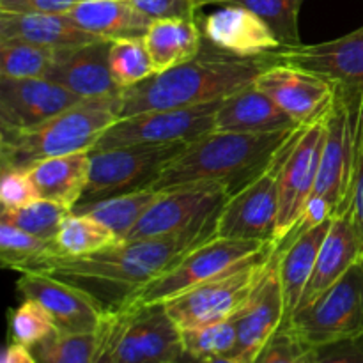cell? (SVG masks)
<instances>
[{
	"label": "cell",
	"instance_id": "obj_47",
	"mask_svg": "<svg viewBox=\"0 0 363 363\" xmlns=\"http://www.w3.org/2000/svg\"><path fill=\"white\" fill-rule=\"evenodd\" d=\"M177 363H245L234 357H211V358H197L191 354L183 353V357L177 360Z\"/></svg>",
	"mask_w": 363,
	"mask_h": 363
},
{
	"label": "cell",
	"instance_id": "obj_23",
	"mask_svg": "<svg viewBox=\"0 0 363 363\" xmlns=\"http://www.w3.org/2000/svg\"><path fill=\"white\" fill-rule=\"evenodd\" d=\"M294 128V121L255 84L223 99L215 116V131L272 133Z\"/></svg>",
	"mask_w": 363,
	"mask_h": 363
},
{
	"label": "cell",
	"instance_id": "obj_9",
	"mask_svg": "<svg viewBox=\"0 0 363 363\" xmlns=\"http://www.w3.org/2000/svg\"><path fill=\"white\" fill-rule=\"evenodd\" d=\"M286 323L312 347L363 333V255L328 291Z\"/></svg>",
	"mask_w": 363,
	"mask_h": 363
},
{
	"label": "cell",
	"instance_id": "obj_34",
	"mask_svg": "<svg viewBox=\"0 0 363 363\" xmlns=\"http://www.w3.org/2000/svg\"><path fill=\"white\" fill-rule=\"evenodd\" d=\"M53 255V241L35 238L7 222H0V262L4 268L27 273Z\"/></svg>",
	"mask_w": 363,
	"mask_h": 363
},
{
	"label": "cell",
	"instance_id": "obj_31",
	"mask_svg": "<svg viewBox=\"0 0 363 363\" xmlns=\"http://www.w3.org/2000/svg\"><path fill=\"white\" fill-rule=\"evenodd\" d=\"M303 2L305 0H197V6L199 9L211 4L245 7L269 25L282 50H291L303 45L300 38V11Z\"/></svg>",
	"mask_w": 363,
	"mask_h": 363
},
{
	"label": "cell",
	"instance_id": "obj_24",
	"mask_svg": "<svg viewBox=\"0 0 363 363\" xmlns=\"http://www.w3.org/2000/svg\"><path fill=\"white\" fill-rule=\"evenodd\" d=\"M67 16L89 34L106 41L144 38L152 20L131 0H82Z\"/></svg>",
	"mask_w": 363,
	"mask_h": 363
},
{
	"label": "cell",
	"instance_id": "obj_36",
	"mask_svg": "<svg viewBox=\"0 0 363 363\" xmlns=\"http://www.w3.org/2000/svg\"><path fill=\"white\" fill-rule=\"evenodd\" d=\"M98 332L64 333L53 335L30 347L38 363H92L98 350Z\"/></svg>",
	"mask_w": 363,
	"mask_h": 363
},
{
	"label": "cell",
	"instance_id": "obj_5",
	"mask_svg": "<svg viewBox=\"0 0 363 363\" xmlns=\"http://www.w3.org/2000/svg\"><path fill=\"white\" fill-rule=\"evenodd\" d=\"M362 130L363 94L337 87L335 101L325 117V142L312 194L328 202L333 216L344 215L353 204Z\"/></svg>",
	"mask_w": 363,
	"mask_h": 363
},
{
	"label": "cell",
	"instance_id": "obj_30",
	"mask_svg": "<svg viewBox=\"0 0 363 363\" xmlns=\"http://www.w3.org/2000/svg\"><path fill=\"white\" fill-rule=\"evenodd\" d=\"M117 241L119 238L99 220L92 218L91 215L71 211L64 218L57 236L53 238V255L84 257V255L96 254Z\"/></svg>",
	"mask_w": 363,
	"mask_h": 363
},
{
	"label": "cell",
	"instance_id": "obj_27",
	"mask_svg": "<svg viewBox=\"0 0 363 363\" xmlns=\"http://www.w3.org/2000/svg\"><path fill=\"white\" fill-rule=\"evenodd\" d=\"M332 220L333 218H330L319 225L312 227L311 230L301 234L298 240L289 241V243L282 241V243L275 245L280 254L279 272L284 300H286L287 319L294 314V311L300 305L305 287H307L312 272H314L323 241H325L326 234L332 227Z\"/></svg>",
	"mask_w": 363,
	"mask_h": 363
},
{
	"label": "cell",
	"instance_id": "obj_29",
	"mask_svg": "<svg viewBox=\"0 0 363 363\" xmlns=\"http://www.w3.org/2000/svg\"><path fill=\"white\" fill-rule=\"evenodd\" d=\"M160 191L151 188L128 191V194L113 195V197L101 199V201L89 202V204L74 206V213L91 215L99 220L103 225L108 227L119 240H126L131 230L135 229L142 216L147 213L152 202L158 199Z\"/></svg>",
	"mask_w": 363,
	"mask_h": 363
},
{
	"label": "cell",
	"instance_id": "obj_15",
	"mask_svg": "<svg viewBox=\"0 0 363 363\" xmlns=\"http://www.w3.org/2000/svg\"><path fill=\"white\" fill-rule=\"evenodd\" d=\"M279 259L280 254L275 247L254 294L236 315L238 340L230 357L245 363H252L261 347L287 321Z\"/></svg>",
	"mask_w": 363,
	"mask_h": 363
},
{
	"label": "cell",
	"instance_id": "obj_39",
	"mask_svg": "<svg viewBox=\"0 0 363 363\" xmlns=\"http://www.w3.org/2000/svg\"><path fill=\"white\" fill-rule=\"evenodd\" d=\"M252 363H315V347L308 346L284 323Z\"/></svg>",
	"mask_w": 363,
	"mask_h": 363
},
{
	"label": "cell",
	"instance_id": "obj_11",
	"mask_svg": "<svg viewBox=\"0 0 363 363\" xmlns=\"http://www.w3.org/2000/svg\"><path fill=\"white\" fill-rule=\"evenodd\" d=\"M184 145L186 142L91 151L89 184L78 204H89L113 195L147 188L163 167L183 151Z\"/></svg>",
	"mask_w": 363,
	"mask_h": 363
},
{
	"label": "cell",
	"instance_id": "obj_41",
	"mask_svg": "<svg viewBox=\"0 0 363 363\" xmlns=\"http://www.w3.org/2000/svg\"><path fill=\"white\" fill-rule=\"evenodd\" d=\"M34 183L23 170H2L0 179V202L2 209H18L38 201Z\"/></svg>",
	"mask_w": 363,
	"mask_h": 363
},
{
	"label": "cell",
	"instance_id": "obj_22",
	"mask_svg": "<svg viewBox=\"0 0 363 363\" xmlns=\"http://www.w3.org/2000/svg\"><path fill=\"white\" fill-rule=\"evenodd\" d=\"M363 255V241L354 227L351 211L333 216L332 227L326 234L318 254L314 272L303 291L296 311L307 307L328 291L354 262ZM294 311V312H296Z\"/></svg>",
	"mask_w": 363,
	"mask_h": 363
},
{
	"label": "cell",
	"instance_id": "obj_43",
	"mask_svg": "<svg viewBox=\"0 0 363 363\" xmlns=\"http://www.w3.org/2000/svg\"><path fill=\"white\" fill-rule=\"evenodd\" d=\"M315 363H363V333L315 347Z\"/></svg>",
	"mask_w": 363,
	"mask_h": 363
},
{
	"label": "cell",
	"instance_id": "obj_45",
	"mask_svg": "<svg viewBox=\"0 0 363 363\" xmlns=\"http://www.w3.org/2000/svg\"><path fill=\"white\" fill-rule=\"evenodd\" d=\"M351 216H353L354 227L360 234L363 241V130H362V144L360 156H358L357 176H354V190H353V204H351Z\"/></svg>",
	"mask_w": 363,
	"mask_h": 363
},
{
	"label": "cell",
	"instance_id": "obj_17",
	"mask_svg": "<svg viewBox=\"0 0 363 363\" xmlns=\"http://www.w3.org/2000/svg\"><path fill=\"white\" fill-rule=\"evenodd\" d=\"M21 300H34L48 311L59 332L94 333L108 312L69 284L39 272L21 273L16 282Z\"/></svg>",
	"mask_w": 363,
	"mask_h": 363
},
{
	"label": "cell",
	"instance_id": "obj_19",
	"mask_svg": "<svg viewBox=\"0 0 363 363\" xmlns=\"http://www.w3.org/2000/svg\"><path fill=\"white\" fill-rule=\"evenodd\" d=\"M277 59L321 74L337 87L363 94V27L332 41L280 50Z\"/></svg>",
	"mask_w": 363,
	"mask_h": 363
},
{
	"label": "cell",
	"instance_id": "obj_2",
	"mask_svg": "<svg viewBox=\"0 0 363 363\" xmlns=\"http://www.w3.org/2000/svg\"><path fill=\"white\" fill-rule=\"evenodd\" d=\"M277 53L236 57L213 48L204 39L195 59L126 89L121 96L119 119L147 110L190 108L229 98L254 85L262 71L275 66Z\"/></svg>",
	"mask_w": 363,
	"mask_h": 363
},
{
	"label": "cell",
	"instance_id": "obj_32",
	"mask_svg": "<svg viewBox=\"0 0 363 363\" xmlns=\"http://www.w3.org/2000/svg\"><path fill=\"white\" fill-rule=\"evenodd\" d=\"M55 52V48L16 41V39L0 41V78L4 80L48 78Z\"/></svg>",
	"mask_w": 363,
	"mask_h": 363
},
{
	"label": "cell",
	"instance_id": "obj_38",
	"mask_svg": "<svg viewBox=\"0 0 363 363\" xmlns=\"http://www.w3.org/2000/svg\"><path fill=\"white\" fill-rule=\"evenodd\" d=\"M57 325L43 305L34 300H21L9 312V337L13 342L34 347L57 332Z\"/></svg>",
	"mask_w": 363,
	"mask_h": 363
},
{
	"label": "cell",
	"instance_id": "obj_33",
	"mask_svg": "<svg viewBox=\"0 0 363 363\" xmlns=\"http://www.w3.org/2000/svg\"><path fill=\"white\" fill-rule=\"evenodd\" d=\"M108 60L113 82L123 92L156 74L144 38L112 41Z\"/></svg>",
	"mask_w": 363,
	"mask_h": 363
},
{
	"label": "cell",
	"instance_id": "obj_42",
	"mask_svg": "<svg viewBox=\"0 0 363 363\" xmlns=\"http://www.w3.org/2000/svg\"><path fill=\"white\" fill-rule=\"evenodd\" d=\"M138 11L155 20H197V0H131Z\"/></svg>",
	"mask_w": 363,
	"mask_h": 363
},
{
	"label": "cell",
	"instance_id": "obj_6",
	"mask_svg": "<svg viewBox=\"0 0 363 363\" xmlns=\"http://www.w3.org/2000/svg\"><path fill=\"white\" fill-rule=\"evenodd\" d=\"M273 245L275 243L227 240L215 234L186 252L172 268L151 280L138 293L133 305L165 303L184 291L241 268Z\"/></svg>",
	"mask_w": 363,
	"mask_h": 363
},
{
	"label": "cell",
	"instance_id": "obj_28",
	"mask_svg": "<svg viewBox=\"0 0 363 363\" xmlns=\"http://www.w3.org/2000/svg\"><path fill=\"white\" fill-rule=\"evenodd\" d=\"M156 73L181 66L201 53L204 34L197 20H155L144 35Z\"/></svg>",
	"mask_w": 363,
	"mask_h": 363
},
{
	"label": "cell",
	"instance_id": "obj_21",
	"mask_svg": "<svg viewBox=\"0 0 363 363\" xmlns=\"http://www.w3.org/2000/svg\"><path fill=\"white\" fill-rule=\"evenodd\" d=\"M199 23L206 41L229 55L261 57L282 50L269 25L245 7L222 6Z\"/></svg>",
	"mask_w": 363,
	"mask_h": 363
},
{
	"label": "cell",
	"instance_id": "obj_7",
	"mask_svg": "<svg viewBox=\"0 0 363 363\" xmlns=\"http://www.w3.org/2000/svg\"><path fill=\"white\" fill-rule=\"evenodd\" d=\"M273 248L275 245L241 268L167 300L163 305L181 332L236 318L254 294Z\"/></svg>",
	"mask_w": 363,
	"mask_h": 363
},
{
	"label": "cell",
	"instance_id": "obj_10",
	"mask_svg": "<svg viewBox=\"0 0 363 363\" xmlns=\"http://www.w3.org/2000/svg\"><path fill=\"white\" fill-rule=\"evenodd\" d=\"M223 99L176 110H147L117 119L99 137L92 151L128 145H163L194 142L215 130V116Z\"/></svg>",
	"mask_w": 363,
	"mask_h": 363
},
{
	"label": "cell",
	"instance_id": "obj_25",
	"mask_svg": "<svg viewBox=\"0 0 363 363\" xmlns=\"http://www.w3.org/2000/svg\"><path fill=\"white\" fill-rule=\"evenodd\" d=\"M34 43L48 48H67L96 41V35L78 27L67 13H38L18 14L0 11V41Z\"/></svg>",
	"mask_w": 363,
	"mask_h": 363
},
{
	"label": "cell",
	"instance_id": "obj_44",
	"mask_svg": "<svg viewBox=\"0 0 363 363\" xmlns=\"http://www.w3.org/2000/svg\"><path fill=\"white\" fill-rule=\"evenodd\" d=\"M82 0H0V11L18 14L67 13Z\"/></svg>",
	"mask_w": 363,
	"mask_h": 363
},
{
	"label": "cell",
	"instance_id": "obj_4",
	"mask_svg": "<svg viewBox=\"0 0 363 363\" xmlns=\"http://www.w3.org/2000/svg\"><path fill=\"white\" fill-rule=\"evenodd\" d=\"M119 103L121 98L84 99L32 128H0V169L27 172L45 160L92 151L119 119Z\"/></svg>",
	"mask_w": 363,
	"mask_h": 363
},
{
	"label": "cell",
	"instance_id": "obj_18",
	"mask_svg": "<svg viewBox=\"0 0 363 363\" xmlns=\"http://www.w3.org/2000/svg\"><path fill=\"white\" fill-rule=\"evenodd\" d=\"M84 98L48 78L4 80L0 78V128L25 130L41 124Z\"/></svg>",
	"mask_w": 363,
	"mask_h": 363
},
{
	"label": "cell",
	"instance_id": "obj_46",
	"mask_svg": "<svg viewBox=\"0 0 363 363\" xmlns=\"http://www.w3.org/2000/svg\"><path fill=\"white\" fill-rule=\"evenodd\" d=\"M0 363H38V362H35L30 347L9 340V344H7L6 350H4L2 362Z\"/></svg>",
	"mask_w": 363,
	"mask_h": 363
},
{
	"label": "cell",
	"instance_id": "obj_13",
	"mask_svg": "<svg viewBox=\"0 0 363 363\" xmlns=\"http://www.w3.org/2000/svg\"><path fill=\"white\" fill-rule=\"evenodd\" d=\"M325 142V119L311 126H300L291 140L279 177V216L275 245H279L303 215L315 190L319 160Z\"/></svg>",
	"mask_w": 363,
	"mask_h": 363
},
{
	"label": "cell",
	"instance_id": "obj_20",
	"mask_svg": "<svg viewBox=\"0 0 363 363\" xmlns=\"http://www.w3.org/2000/svg\"><path fill=\"white\" fill-rule=\"evenodd\" d=\"M110 46L112 41L96 39L57 50L48 80L84 99L121 98L123 91L110 73Z\"/></svg>",
	"mask_w": 363,
	"mask_h": 363
},
{
	"label": "cell",
	"instance_id": "obj_16",
	"mask_svg": "<svg viewBox=\"0 0 363 363\" xmlns=\"http://www.w3.org/2000/svg\"><path fill=\"white\" fill-rule=\"evenodd\" d=\"M183 353V335L165 305H131L117 363H177Z\"/></svg>",
	"mask_w": 363,
	"mask_h": 363
},
{
	"label": "cell",
	"instance_id": "obj_14",
	"mask_svg": "<svg viewBox=\"0 0 363 363\" xmlns=\"http://www.w3.org/2000/svg\"><path fill=\"white\" fill-rule=\"evenodd\" d=\"M255 87L268 94L296 126H311L328 116L337 85L303 67L277 62L259 74Z\"/></svg>",
	"mask_w": 363,
	"mask_h": 363
},
{
	"label": "cell",
	"instance_id": "obj_12",
	"mask_svg": "<svg viewBox=\"0 0 363 363\" xmlns=\"http://www.w3.org/2000/svg\"><path fill=\"white\" fill-rule=\"evenodd\" d=\"M230 190L223 183H191L160 191L126 240L163 238L184 233L215 218Z\"/></svg>",
	"mask_w": 363,
	"mask_h": 363
},
{
	"label": "cell",
	"instance_id": "obj_40",
	"mask_svg": "<svg viewBox=\"0 0 363 363\" xmlns=\"http://www.w3.org/2000/svg\"><path fill=\"white\" fill-rule=\"evenodd\" d=\"M131 307L121 312H108L98 330V350L92 363H117V346L130 319Z\"/></svg>",
	"mask_w": 363,
	"mask_h": 363
},
{
	"label": "cell",
	"instance_id": "obj_26",
	"mask_svg": "<svg viewBox=\"0 0 363 363\" xmlns=\"http://www.w3.org/2000/svg\"><path fill=\"white\" fill-rule=\"evenodd\" d=\"M91 151L45 160L27 170L39 199L57 202L73 211L89 184Z\"/></svg>",
	"mask_w": 363,
	"mask_h": 363
},
{
	"label": "cell",
	"instance_id": "obj_8",
	"mask_svg": "<svg viewBox=\"0 0 363 363\" xmlns=\"http://www.w3.org/2000/svg\"><path fill=\"white\" fill-rule=\"evenodd\" d=\"M294 133L257 176L227 197L216 216V236L227 240L275 243L279 177Z\"/></svg>",
	"mask_w": 363,
	"mask_h": 363
},
{
	"label": "cell",
	"instance_id": "obj_37",
	"mask_svg": "<svg viewBox=\"0 0 363 363\" xmlns=\"http://www.w3.org/2000/svg\"><path fill=\"white\" fill-rule=\"evenodd\" d=\"M181 335H183V350L186 354L197 358L230 357L238 340L236 318L201 328L183 330Z\"/></svg>",
	"mask_w": 363,
	"mask_h": 363
},
{
	"label": "cell",
	"instance_id": "obj_1",
	"mask_svg": "<svg viewBox=\"0 0 363 363\" xmlns=\"http://www.w3.org/2000/svg\"><path fill=\"white\" fill-rule=\"evenodd\" d=\"M216 216L172 236L119 240L84 257L52 255L30 272L46 273L84 291L105 312L126 311L151 280L172 268L191 248L215 236Z\"/></svg>",
	"mask_w": 363,
	"mask_h": 363
},
{
	"label": "cell",
	"instance_id": "obj_3",
	"mask_svg": "<svg viewBox=\"0 0 363 363\" xmlns=\"http://www.w3.org/2000/svg\"><path fill=\"white\" fill-rule=\"evenodd\" d=\"M298 128L272 133L209 131L188 142L147 188L163 191L183 184L215 181L227 184L233 194L272 162Z\"/></svg>",
	"mask_w": 363,
	"mask_h": 363
},
{
	"label": "cell",
	"instance_id": "obj_35",
	"mask_svg": "<svg viewBox=\"0 0 363 363\" xmlns=\"http://www.w3.org/2000/svg\"><path fill=\"white\" fill-rule=\"evenodd\" d=\"M71 213L66 206H60L57 202L38 201L23 206L18 209H2L0 213V222H7L25 233L32 234L35 238H41L45 241H53V238L59 233L64 218Z\"/></svg>",
	"mask_w": 363,
	"mask_h": 363
}]
</instances>
